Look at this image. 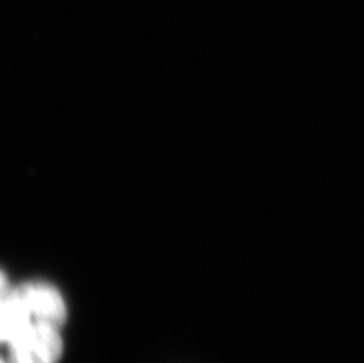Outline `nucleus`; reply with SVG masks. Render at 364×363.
<instances>
[{
	"label": "nucleus",
	"mask_w": 364,
	"mask_h": 363,
	"mask_svg": "<svg viewBox=\"0 0 364 363\" xmlns=\"http://www.w3.org/2000/svg\"><path fill=\"white\" fill-rule=\"evenodd\" d=\"M9 363H58L63 353L59 328L35 323L9 344Z\"/></svg>",
	"instance_id": "1"
},
{
	"label": "nucleus",
	"mask_w": 364,
	"mask_h": 363,
	"mask_svg": "<svg viewBox=\"0 0 364 363\" xmlns=\"http://www.w3.org/2000/svg\"><path fill=\"white\" fill-rule=\"evenodd\" d=\"M33 323L60 327L66 320L65 302L58 289L46 282L31 281L14 287Z\"/></svg>",
	"instance_id": "2"
},
{
	"label": "nucleus",
	"mask_w": 364,
	"mask_h": 363,
	"mask_svg": "<svg viewBox=\"0 0 364 363\" xmlns=\"http://www.w3.org/2000/svg\"><path fill=\"white\" fill-rule=\"evenodd\" d=\"M1 363H9V362H7V361L5 360V359H3V360H1Z\"/></svg>",
	"instance_id": "3"
}]
</instances>
